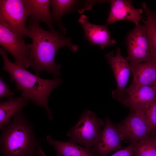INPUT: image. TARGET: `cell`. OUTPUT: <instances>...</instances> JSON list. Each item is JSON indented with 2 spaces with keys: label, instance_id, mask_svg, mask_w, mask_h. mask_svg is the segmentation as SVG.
<instances>
[{
  "label": "cell",
  "instance_id": "10",
  "mask_svg": "<svg viewBox=\"0 0 156 156\" xmlns=\"http://www.w3.org/2000/svg\"><path fill=\"white\" fill-rule=\"evenodd\" d=\"M122 141L115 124L112 122L108 116H106L104 127L92 149L97 156H107L111 152L123 149Z\"/></svg>",
  "mask_w": 156,
  "mask_h": 156
},
{
  "label": "cell",
  "instance_id": "4",
  "mask_svg": "<svg viewBox=\"0 0 156 156\" xmlns=\"http://www.w3.org/2000/svg\"><path fill=\"white\" fill-rule=\"evenodd\" d=\"M104 125L103 120L98 117L95 112L85 109L77 123L70 128L66 135L77 143L92 149L99 139Z\"/></svg>",
  "mask_w": 156,
  "mask_h": 156
},
{
  "label": "cell",
  "instance_id": "5",
  "mask_svg": "<svg viewBox=\"0 0 156 156\" xmlns=\"http://www.w3.org/2000/svg\"><path fill=\"white\" fill-rule=\"evenodd\" d=\"M0 44L14 57V63L26 69L30 66L29 56L30 44H26L23 37L10 28L0 18Z\"/></svg>",
  "mask_w": 156,
  "mask_h": 156
},
{
  "label": "cell",
  "instance_id": "7",
  "mask_svg": "<svg viewBox=\"0 0 156 156\" xmlns=\"http://www.w3.org/2000/svg\"><path fill=\"white\" fill-rule=\"evenodd\" d=\"M28 18L23 0H0V18L23 37H30L26 26Z\"/></svg>",
  "mask_w": 156,
  "mask_h": 156
},
{
  "label": "cell",
  "instance_id": "14",
  "mask_svg": "<svg viewBox=\"0 0 156 156\" xmlns=\"http://www.w3.org/2000/svg\"><path fill=\"white\" fill-rule=\"evenodd\" d=\"M156 101V86L141 87L125 93L121 103L130 110H143Z\"/></svg>",
  "mask_w": 156,
  "mask_h": 156
},
{
  "label": "cell",
  "instance_id": "13",
  "mask_svg": "<svg viewBox=\"0 0 156 156\" xmlns=\"http://www.w3.org/2000/svg\"><path fill=\"white\" fill-rule=\"evenodd\" d=\"M130 66L133 75L132 81L131 85L126 88L125 93L132 92L142 86L155 84L156 59Z\"/></svg>",
  "mask_w": 156,
  "mask_h": 156
},
{
  "label": "cell",
  "instance_id": "15",
  "mask_svg": "<svg viewBox=\"0 0 156 156\" xmlns=\"http://www.w3.org/2000/svg\"><path fill=\"white\" fill-rule=\"evenodd\" d=\"M30 22L45 23L49 30L55 31L49 6L51 0H23Z\"/></svg>",
  "mask_w": 156,
  "mask_h": 156
},
{
  "label": "cell",
  "instance_id": "1",
  "mask_svg": "<svg viewBox=\"0 0 156 156\" xmlns=\"http://www.w3.org/2000/svg\"><path fill=\"white\" fill-rule=\"evenodd\" d=\"M27 27L32 40L29 56L30 66L37 75L44 71L57 78L60 75L61 68V65L55 62L58 51L66 47L70 51L75 52L79 47L72 43L70 37L55 30H45L39 23L30 22Z\"/></svg>",
  "mask_w": 156,
  "mask_h": 156
},
{
  "label": "cell",
  "instance_id": "21",
  "mask_svg": "<svg viewBox=\"0 0 156 156\" xmlns=\"http://www.w3.org/2000/svg\"><path fill=\"white\" fill-rule=\"evenodd\" d=\"M135 110L146 124L156 133V101L144 109Z\"/></svg>",
  "mask_w": 156,
  "mask_h": 156
},
{
  "label": "cell",
  "instance_id": "23",
  "mask_svg": "<svg viewBox=\"0 0 156 156\" xmlns=\"http://www.w3.org/2000/svg\"><path fill=\"white\" fill-rule=\"evenodd\" d=\"M136 143L131 142L125 148L117 151L110 156H133Z\"/></svg>",
  "mask_w": 156,
  "mask_h": 156
},
{
  "label": "cell",
  "instance_id": "17",
  "mask_svg": "<svg viewBox=\"0 0 156 156\" xmlns=\"http://www.w3.org/2000/svg\"><path fill=\"white\" fill-rule=\"evenodd\" d=\"M27 101L22 96H11L0 102V128L10 123L12 117L27 105Z\"/></svg>",
  "mask_w": 156,
  "mask_h": 156
},
{
  "label": "cell",
  "instance_id": "27",
  "mask_svg": "<svg viewBox=\"0 0 156 156\" xmlns=\"http://www.w3.org/2000/svg\"><path fill=\"white\" fill-rule=\"evenodd\" d=\"M155 85L156 86V83L155 84Z\"/></svg>",
  "mask_w": 156,
  "mask_h": 156
},
{
  "label": "cell",
  "instance_id": "18",
  "mask_svg": "<svg viewBox=\"0 0 156 156\" xmlns=\"http://www.w3.org/2000/svg\"><path fill=\"white\" fill-rule=\"evenodd\" d=\"M77 2V1L71 0H51L50 5L52 9V19L53 21L57 23L60 32L65 36L66 31L62 23L61 18Z\"/></svg>",
  "mask_w": 156,
  "mask_h": 156
},
{
  "label": "cell",
  "instance_id": "24",
  "mask_svg": "<svg viewBox=\"0 0 156 156\" xmlns=\"http://www.w3.org/2000/svg\"><path fill=\"white\" fill-rule=\"evenodd\" d=\"M38 156H47L45 153L40 146L38 150Z\"/></svg>",
  "mask_w": 156,
  "mask_h": 156
},
{
  "label": "cell",
  "instance_id": "3",
  "mask_svg": "<svg viewBox=\"0 0 156 156\" xmlns=\"http://www.w3.org/2000/svg\"><path fill=\"white\" fill-rule=\"evenodd\" d=\"M0 129L2 156H38L44 140L36 137L33 125L22 111L12 117L9 124Z\"/></svg>",
  "mask_w": 156,
  "mask_h": 156
},
{
  "label": "cell",
  "instance_id": "11",
  "mask_svg": "<svg viewBox=\"0 0 156 156\" xmlns=\"http://www.w3.org/2000/svg\"><path fill=\"white\" fill-rule=\"evenodd\" d=\"M110 11L107 20V25H110L121 20L129 21L135 25L143 19L142 15L143 10L135 8L132 5V1L126 0H109Z\"/></svg>",
  "mask_w": 156,
  "mask_h": 156
},
{
  "label": "cell",
  "instance_id": "2",
  "mask_svg": "<svg viewBox=\"0 0 156 156\" xmlns=\"http://www.w3.org/2000/svg\"><path fill=\"white\" fill-rule=\"evenodd\" d=\"M0 54L3 60L2 70L8 73L11 82H14L15 90L22 92L21 96L26 101L31 100L35 105L44 107L48 115V119L54 118L48 105V100L52 91L62 83L59 78L53 79L42 78L26 69L21 68L12 63L8 57L7 51L0 49Z\"/></svg>",
  "mask_w": 156,
  "mask_h": 156
},
{
  "label": "cell",
  "instance_id": "12",
  "mask_svg": "<svg viewBox=\"0 0 156 156\" xmlns=\"http://www.w3.org/2000/svg\"><path fill=\"white\" fill-rule=\"evenodd\" d=\"M78 22L82 26L84 32L85 39L91 45H99L102 49L116 44L114 39L111 38V33L108 30L107 25H98L90 23L87 16L81 15Z\"/></svg>",
  "mask_w": 156,
  "mask_h": 156
},
{
  "label": "cell",
  "instance_id": "8",
  "mask_svg": "<svg viewBox=\"0 0 156 156\" xmlns=\"http://www.w3.org/2000/svg\"><path fill=\"white\" fill-rule=\"evenodd\" d=\"M131 111L125 119L115 124L122 140L126 142L137 143L155 132L146 124L137 111Z\"/></svg>",
  "mask_w": 156,
  "mask_h": 156
},
{
  "label": "cell",
  "instance_id": "25",
  "mask_svg": "<svg viewBox=\"0 0 156 156\" xmlns=\"http://www.w3.org/2000/svg\"><path fill=\"white\" fill-rule=\"evenodd\" d=\"M151 137L156 144V133H154L151 135Z\"/></svg>",
  "mask_w": 156,
  "mask_h": 156
},
{
  "label": "cell",
  "instance_id": "19",
  "mask_svg": "<svg viewBox=\"0 0 156 156\" xmlns=\"http://www.w3.org/2000/svg\"><path fill=\"white\" fill-rule=\"evenodd\" d=\"M142 7L146 15V20H142L146 27V35L149 48L153 57L156 59V21L151 10L145 3Z\"/></svg>",
  "mask_w": 156,
  "mask_h": 156
},
{
  "label": "cell",
  "instance_id": "9",
  "mask_svg": "<svg viewBox=\"0 0 156 156\" xmlns=\"http://www.w3.org/2000/svg\"><path fill=\"white\" fill-rule=\"evenodd\" d=\"M105 56L114 73L117 85L116 89L112 92V97L121 102L125 95V87L131 72L129 63L121 55L119 47L116 49L115 56L112 51L106 54Z\"/></svg>",
  "mask_w": 156,
  "mask_h": 156
},
{
  "label": "cell",
  "instance_id": "26",
  "mask_svg": "<svg viewBox=\"0 0 156 156\" xmlns=\"http://www.w3.org/2000/svg\"><path fill=\"white\" fill-rule=\"evenodd\" d=\"M153 15L156 21V10L155 12L153 13Z\"/></svg>",
  "mask_w": 156,
  "mask_h": 156
},
{
  "label": "cell",
  "instance_id": "20",
  "mask_svg": "<svg viewBox=\"0 0 156 156\" xmlns=\"http://www.w3.org/2000/svg\"><path fill=\"white\" fill-rule=\"evenodd\" d=\"M151 136L136 143L133 156H156V144Z\"/></svg>",
  "mask_w": 156,
  "mask_h": 156
},
{
  "label": "cell",
  "instance_id": "6",
  "mask_svg": "<svg viewBox=\"0 0 156 156\" xmlns=\"http://www.w3.org/2000/svg\"><path fill=\"white\" fill-rule=\"evenodd\" d=\"M126 41L128 55L126 58L130 66L156 59L153 57L149 48L145 25H135L128 33Z\"/></svg>",
  "mask_w": 156,
  "mask_h": 156
},
{
  "label": "cell",
  "instance_id": "22",
  "mask_svg": "<svg viewBox=\"0 0 156 156\" xmlns=\"http://www.w3.org/2000/svg\"><path fill=\"white\" fill-rule=\"evenodd\" d=\"M10 86L6 83L2 77L0 78V99L3 97L12 96L14 92L10 89Z\"/></svg>",
  "mask_w": 156,
  "mask_h": 156
},
{
  "label": "cell",
  "instance_id": "16",
  "mask_svg": "<svg viewBox=\"0 0 156 156\" xmlns=\"http://www.w3.org/2000/svg\"><path fill=\"white\" fill-rule=\"evenodd\" d=\"M47 144L52 146L55 152V156H97L92 149L78 145L70 139L63 141L53 139L50 135L46 137Z\"/></svg>",
  "mask_w": 156,
  "mask_h": 156
}]
</instances>
